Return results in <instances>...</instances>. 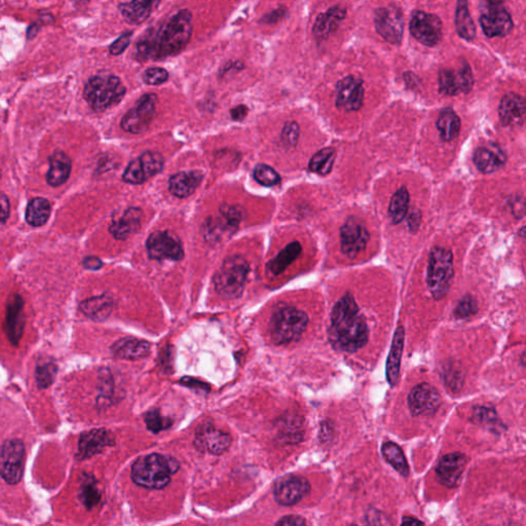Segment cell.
<instances>
[{
	"label": "cell",
	"mask_w": 526,
	"mask_h": 526,
	"mask_svg": "<svg viewBox=\"0 0 526 526\" xmlns=\"http://www.w3.org/2000/svg\"><path fill=\"white\" fill-rule=\"evenodd\" d=\"M193 14L189 9H180L151 34L136 44L135 59L140 62L160 61L181 53L193 35Z\"/></svg>",
	"instance_id": "6da1fadb"
},
{
	"label": "cell",
	"mask_w": 526,
	"mask_h": 526,
	"mask_svg": "<svg viewBox=\"0 0 526 526\" xmlns=\"http://www.w3.org/2000/svg\"><path fill=\"white\" fill-rule=\"evenodd\" d=\"M369 330L365 319L359 315V308L350 294L343 296L331 313L329 340L343 352L354 353L368 343Z\"/></svg>",
	"instance_id": "7a4b0ae2"
},
{
	"label": "cell",
	"mask_w": 526,
	"mask_h": 526,
	"mask_svg": "<svg viewBox=\"0 0 526 526\" xmlns=\"http://www.w3.org/2000/svg\"><path fill=\"white\" fill-rule=\"evenodd\" d=\"M178 469V462L174 458L153 453L138 458L132 467V479L142 487L161 490L170 483L171 475Z\"/></svg>",
	"instance_id": "3957f363"
},
{
	"label": "cell",
	"mask_w": 526,
	"mask_h": 526,
	"mask_svg": "<svg viewBox=\"0 0 526 526\" xmlns=\"http://www.w3.org/2000/svg\"><path fill=\"white\" fill-rule=\"evenodd\" d=\"M127 88L116 76H95L84 88V98L93 111H105L116 106L125 97Z\"/></svg>",
	"instance_id": "277c9868"
},
{
	"label": "cell",
	"mask_w": 526,
	"mask_h": 526,
	"mask_svg": "<svg viewBox=\"0 0 526 526\" xmlns=\"http://www.w3.org/2000/svg\"><path fill=\"white\" fill-rule=\"evenodd\" d=\"M308 324V317L303 310L284 306L273 313L270 323V335L275 345H288L298 340Z\"/></svg>",
	"instance_id": "5b68a950"
},
{
	"label": "cell",
	"mask_w": 526,
	"mask_h": 526,
	"mask_svg": "<svg viewBox=\"0 0 526 526\" xmlns=\"http://www.w3.org/2000/svg\"><path fill=\"white\" fill-rule=\"evenodd\" d=\"M249 263L242 256H231L224 261L214 277V286L222 298L233 299L241 296L244 290Z\"/></svg>",
	"instance_id": "8992f818"
},
{
	"label": "cell",
	"mask_w": 526,
	"mask_h": 526,
	"mask_svg": "<svg viewBox=\"0 0 526 526\" xmlns=\"http://www.w3.org/2000/svg\"><path fill=\"white\" fill-rule=\"evenodd\" d=\"M453 277V256L450 250L434 248L430 254L427 284L436 300L445 298Z\"/></svg>",
	"instance_id": "52a82bcc"
},
{
	"label": "cell",
	"mask_w": 526,
	"mask_h": 526,
	"mask_svg": "<svg viewBox=\"0 0 526 526\" xmlns=\"http://www.w3.org/2000/svg\"><path fill=\"white\" fill-rule=\"evenodd\" d=\"M25 446L19 439L4 442L0 448V477L11 485L22 480L25 467Z\"/></svg>",
	"instance_id": "ba28073f"
},
{
	"label": "cell",
	"mask_w": 526,
	"mask_h": 526,
	"mask_svg": "<svg viewBox=\"0 0 526 526\" xmlns=\"http://www.w3.org/2000/svg\"><path fill=\"white\" fill-rule=\"evenodd\" d=\"M158 97L154 93H146L138 100L136 105L130 109L121 119L123 130L131 134H141L151 126L156 114Z\"/></svg>",
	"instance_id": "9c48e42d"
},
{
	"label": "cell",
	"mask_w": 526,
	"mask_h": 526,
	"mask_svg": "<svg viewBox=\"0 0 526 526\" xmlns=\"http://www.w3.org/2000/svg\"><path fill=\"white\" fill-rule=\"evenodd\" d=\"M163 158L160 153L146 151L137 160L131 161L123 175V181L130 184L144 183L163 170Z\"/></svg>",
	"instance_id": "30bf717a"
},
{
	"label": "cell",
	"mask_w": 526,
	"mask_h": 526,
	"mask_svg": "<svg viewBox=\"0 0 526 526\" xmlns=\"http://www.w3.org/2000/svg\"><path fill=\"white\" fill-rule=\"evenodd\" d=\"M410 32L416 41L427 46H435L442 39L440 18L422 11H415L410 21Z\"/></svg>",
	"instance_id": "8fae6325"
},
{
	"label": "cell",
	"mask_w": 526,
	"mask_h": 526,
	"mask_svg": "<svg viewBox=\"0 0 526 526\" xmlns=\"http://www.w3.org/2000/svg\"><path fill=\"white\" fill-rule=\"evenodd\" d=\"M374 23L376 31L385 41L393 44L401 43L404 25L401 9L395 6L378 9L375 11Z\"/></svg>",
	"instance_id": "7c38bea8"
},
{
	"label": "cell",
	"mask_w": 526,
	"mask_h": 526,
	"mask_svg": "<svg viewBox=\"0 0 526 526\" xmlns=\"http://www.w3.org/2000/svg\"><path fill=\"white\" fill-rule=\"evenodd\" d=\"M310 492V485L305 478L288 475L280 477L275 483L273 493L275 501L283 506H293Z\"/></svg>",
	"instance_id": "4fadbf2b"
},
{
	"label": "cell",
	"mask_w": 526,
	"mask_h": 526,
	"mask_svg": "<svg viewBox=\"0 0 526 526\" xmlns=\"http://www.w3.org/2000/svg\"><path fill=\"white\" fill-rule=\"evenodd\" d=\"M440 405V394L429 383L415 385L408 396V406L413 416L433 415Z\"/></svg>",
	"instance_id": "5bb4252c"
},
{
	"label": "cell",
	"mask_w": 526,
	"mask_h": 526,
	"mask_svg": "<svg viewBox=\"0 0 526 526\" xmlns=\"http://www.w3.org/2000/svg\"><path fill=\"white\" fill-rule=\"evenodd\" d=\"M369 233L357 217H350L340 231L341 250L350 258H355L367 246Z\"/></svg>",
	"instance_id": "9a60e30c"
},
{
	"label": "cell",
	"mask_w": 526,
	"mask_h": 526,
	"mask_svg": "<svg viewBox=\"0 0 526 526\" xmlns=\"http://www.w3.org/2000/svg\"><path fill=\"white\" fill-rule=\"evenodd\" d=\"M242 210L238 209L233 206L223 205L219 209L217 218H211L208 221L205 226V236L210 242H216L221 240L222 236L226 233H233L237 229L238 224L242 221Z\"/></svg>",
	"instance_id": "2e32d148"
},
{
	"label": "cell",
	"mask_w": 526,
	"mask_h": 526,
	"mask_svg": "<svg viewBox=\"0 0 526 526\" xmlns=\"http://www.w3.org/2000/svg\"><path fill=\"white\" fill-rule=\"evenodd\" d=\"M146 249L149 257L156 261L170 259L181 261L184 257L183 248L167 231H156L147 238Z\"/></svg>",
	"instance_id": "e0dca14e"
},
{
	"label": "cell",
	"mask_w": 526,
	"mask_h": 526,
	"mask_svg": "<svg viewBox=\"0 0 526 526\" xmlns=\"http://www.w3.org/2000/svg\"><path fill=\"white\" fill-rule=\"evenodd\" d=\"M364 100L363 81L355 76H347L336 85V106L345 111H357Z\"/></svg>",
	"instance_id": "ac0fdd59"
},
{
	"label": "cell",
	"mask_w": 526,
	"mask_h": 526,
	"mask_svg": "<svg viewBox=\"0 0 526 526\" xmlns=\"http://www.w3.org/2000/svg\"><path fill=\"white\" fill-rule=\"evenodd\" d=\"M474 85L473 76L469 65L458 69H444L439 76V90L444 95L457 96L467 93Z\"/></svg>",
	"instance_id": "d6986e66"
},
{
	"label": "cell",
	"mask_w": 526,
	"mask_h": 526,
	"mask_svg": "<svg viewBox=\"0 0 526 526\" xmlns=\"http://www.w3.org/2000/svg\"><path fill=\"white\" fill-rule=\"evenodd\" d=\"M231 443V438L228 434L210 424L198 427L193 441L198 450L207 451L215 455H221L228 450Z\"/></svg>",
	"instance_id": "ffe728a7"
},
{
	"label": "cell",
	"mask_w": 526,
	"mask_h": 526,
	"mask_svg": "<svg viewBox=\"0 0 526 526\" xmlns=\"http://www.w3.org/2000/svg\"><path fill=\"white\" fill-rule=\"evenodd\" d=\"M24 301L19 294L9 298L6 305L4 331L11 345H18L24 333L25 315L23 313Z\"/></svg>",
	"instance_id": "44dd1931"
},
{
	"label": "cell",
	"mask_w": 526,
	"mask_h": 526,
	"mask_svg": "<svg viewBox=\"0 0 526 526\" xmlns=\"http://www.w3.org/2000/svg\"><path fill=\"white\" fill-rule=\"evenodd\" d=\"M480 25L487 37L505 36L513 29L511 16L501 6H488L487 11L481 16Z\"/></svg>",
	"instance_id": "7402d4cb"
},
{
	"label": "cell",
	"mask_w": 526,
	"mask_h": 526,
	"mask_svg": "<svg viewBox=\"0 0 526 526\" xmlns=\"http://www.w3.org/2000/svg\"><path fill=\"white\" fill-rule=\"evenodd\" d=\"M467 462V457L460 452L444 455L436 467V475L439 482L447 487H455L464 473Z\"/></svg>",
	"instance_id": "603a6c76"
},
{
	"label": "cell",
	"mask_w": 526,
	"mask_h": 526,
	"mask_svg": "<svg viewBox=\"0 0 526 526\" xmlns=\"http://www.w3.org/2000/svg\"><path fill=\"white\" fill-rule=\"evenodd\" d=\"M113 445V439L105 429H93L81 435L77 458L86 460L102 452L107 446Z\"/></svg>",
	"instance_id": "cb8c5ba5"
},
{
	"label": "cell",
	"mask_w": 526,
	"mask_h": 526,
	"mask_svg": "<svg viewBox=\"0 0 526 526\" xmlns=\"http://www.w3.org/2000/svg\"><path fill=\"white\" fill-rule=\"evenodd\" d=\"M141 218L142 211L139 208H128L118 218H113L109 231L116 240H127L140 228Z\"/></svg>",
	"instance_id": "d4e9b609"
},
{
	"label": "cell",
	"mask_w": 526,
	"mask_h": 526,
	"mask_svg": "<svg viewBox=\"0 0 526 526\" xmlns=\"http://www.w3.org/2000/svg\"><path fill=\"white\" fill-rule=\"evenodd\" d=\"M499 113L502 125H521L525 116V99L515 93H507L500 104Z\"/></svg>",
	"instance_id": "484cf974"
},
{
	"label": "cell",
	"mask_w": 526,
	"mask_h": 526,
	"mask_svg": "<svg viewBox=\"0 0 526 526\" xmlns=\"http://www.w3.org/2000/svg\"><path fill=\"white\" fill-rule=\"evenodd\" d=\"M161 0H132L118 6L121 16L130 24L139 25L145 22L158 8Z\"/></svg>",
	"instance_id": "4316f807"
},
{
	"label": "cell",
	"mask_w": 526,
	"mask_h": 526,
	"mask_svg": "<svg viewBox=\"0 0 526 526\" xmlns=\"http://www.w3.org/2000/svg\"><path fill=\"white\" fill-rule=\"evenodd\" d=\"M347 11L340 6H333L326 13L320 14L315 20L313 34L318 41H324L327 37L338 29V26L345 18Z\"/></svg>",
	"instance_id": "83f0119b"
},
{
	"label": "cell",
	"mask_w": 526,
	"mask_h": 526,
	"mask_svg": "<svg viewBox=\"0 0 526 526\" xmlns=\"http://www.w3.org/2000/svg\"><path fill=\"white\" fill-rule=\"evenodd\" d=\"M202 180L203 174L200 171L177 173L169 180L170 193L177 198H187L195 193Z\"/></svg>",
	"instance_id": "f1b7e54d"
},
{
	"label": "cell",
	"mask_w": 526,
	"mask_h": 526,
	"mask_svg": "<svg viewBox=\"0 0 526 526\" xmlns=\"http://www.w3.org/2000/svg\"><path fill=\"white\" fill-rule=\"evenodd\" d=\"M404 338L405 330L404 327L399 326L394 334L392 347H390L389 358L387 361V380L392 387L397 385L399 380L400 367H401L402 354H403Z\"/></svg>",
	"instance_id": "f546056e"
},
{
	"label": "cell",
	"mask_w": 526,
	"mask_h": 526,
	"mask_svg": "<svg viewBox=\"0 0 526 526\" xmlns=\"http://www.w3.org/2000/svg\"><path fill=\"white\" fill-rule=\"evenodd\" d=\"M151 352V345L147 341L137 338H126L114 343L111 353L114 357L125 360H139Z\"/></svg>",
	"instance_id": "4dcf8cb0"
},
{
	"label": "cell",
	"mask_w": 526,
	"mask_h": 526,
	"mask_svg": "<svg viewBox=\"0 0 526 526\" xmlns=\"http://www.w3.org/2000/svg\"><path fill=\"white\" fill-rule=\"evenodd\" d=\"M506 161V156L497 145L480 147L474 153V163L477 169L482 173H492L501 169Z\"/></svg>",
	"instance_id": "1f68e13d"
},
{
	"label": "cell",
	"mask_w": 526,
	"mask_h": 526,
	"mask_svg": "<svg viewBox=\"0 0 526 526\" xmlns=\"http://www.w3.org/2000/svg\"><path fill=\"white\" fill-rule=\"evenodd\" d=\"M71 160L63 151H55L50 156V170L46 174V181L49 186L53 187L61 186L69 180L71 173Z\"/></svg>",
	"instance_id": "d6a6232c"
},
{
	"label": "cell",
	"mask_w": 526,
	"mask_h": 526,
	"mask_svg": "<svg viewBox=\"0 0 526 526\" xmlns=\"http://www.w3.org/2000/svg\"><path fill=\"white\" fill-rule=\"evenodd\" d=\"M112 306V299L107 295H101L86 299L81 303L79 308L86 317L95 321H103L111 314Z\"/></svg>",
	"instance_id": "836d02e7"
},
{
	"label": "cell",
	"mask_w": 526,
	"mask_h": 526,
	"mask_svg": "<svg viewBox=\"0 0 526 526\" xmlns=\"http://www.w3.org/2000/svg\"><path fill=\"white\" fill-rule=\"evenodd\" d=\"M301 245L298 242L290 243L288 246L284 248L275 258L268 261L266 264V270L273 275H279L286 270L290 264L293 263L300 255Z\"/></svg>",
	"instance_id": "e575fe53"
},
{
	"label": "cell",
	"mask_w": 526,
	"mask_h": 526,
	"mask_svg": "<svg viewBox=\"0 0 526 526\" xmlns=\"http://www.w3.org/2000/svg\"><path fill=\"white\" fill-rule=\"evenodd\" d=\"M50 215V202L46 198H35L27 206L25 218L29 226L39 228L48 222Z\"/></svg>",
	"instance_id": "d590c367"
},
{
	"label": "cell",
	"mask_w": 526,
	"mask_h": 526,
	"mask_svg": "<svg viewBox=\"0 0 526 526\" xmlns=\"http://www.w3.org/2000/svg\"><path fill=\"white\" fill-rule=\"evenodd\" d=\"M455 26L457 34L466 41L475 39L476 27L472 20L467 9V0H457V11H455Z\"/></svg>",
	"instance_id": "8d00e7d4"
},
{
	"label": "cell",
	"mask_w": 526,
	"mask_h": 526,
	"mask_svg": "<svg viewBox=\"0 0 526 526\" xmlns=\"http://www.w3.org/2000/svg\"><path fill=\"white\" fill-rule=\"evenodd\" d=\"M382 455L385 462H389L399 474L403 477L409 476L408 460L398 444L392 441L385 442L382 446Z\"/></svg>",
	"instance_id": "74e56055"
},
{
	"label": "cell",
	"mask_w": 526,
	"mask_h": 526,
	"mask_svg": "<svg viewBox=\"0 0 526 526\" xmlns=\"http://www.w3.org/2000/svg\"><path fill=\"white\" fill-rule=\"evenodd\" d=\"M436 125L441 139L444 141H451L460 134V119L451 108H445L441 111Z\"/></svg>",
	"instance_id": "f35d334b"
},
{
	"label": "cell",
	"mask_w": 526,
	"mask_h": 526,
	"mask_svg": "<svg viewBox=\"0 0 526 526\" xmlns=\"http://www.w3.org/2000/svg\"><path fill=\"white\" fill-rule=\"evenodd\" d=\"M79 499L85 505L86 508L88 510H92L93 507L99 504L101 495H100L97 482H96L93 476L86 475V474L81 476V483L79 486Z\"/></svg>",
	"instance_id": "ab89813d"
},
{
	"label": "cell",
	"mask_w": 526,
	"mask_h": 526,
	"mask_svg": "<svg viewBox=\"0 0 526 526\" xmlns=\"http://www.w3.org/2000/svg\"><path fill=\"white\" fill-rule=\"evenodd\" d=\"M409 209V193L405 187H401L390 200L389 214L394 224L403 221Z\"/></svg>",
	"instance_id": "60d3db41"
},
{
	"label": "cell",
	"mask_w": 526,
	"mask_h": 526,
	"mask_svg": "<svg viewBox=\"0 0 526 526\" xmlns=\"http://www.w3.org/2000/svg\"><path fill=\"white\" fill-rule=\"evenodd\" d=\"M335 158L336 153L333 148L328 147V148L322 149L313 156L308 168L312 172L325 176L331 172Z\"/></svg>",
	"instance_id": "b9f144b4"
},
{
	"label": "cell",
	"mask_w": 526,
	"mask_h": 526,
	"mask_svg": "<svg viewBox=\"0 0 526 526\" xmlns=\"http://www.w3.org/2000/svg\"><path fill=\"white\" fill-rule=\"evenodd\" d=\"M253 175L255 180L263 186H277L280 181V175L272 167L263 163L255 167Z\"/></svg>",
	"instance_id": "7bdbcfd3"
},
{
	"label": "cell",
	"mask_w": 526,
	"mask_h": 526,
	"mask_svg": "<svg viewBox=\"0 0 526 526\" xmlns=\"http://www.w3.org/2000/svg\"><path fill=\"white\" fill-rule=\"evenodd\" d=\"M58 368L54 363H46L44 365H39L35 371V378H36L37 385L41 389H48L49 387L55 382L56 375H57Z\"/></svg>",
	"instance_id": "ee69618b"
},
{
	"label": "cell",
	"mask_w": 526,
	"mask_h": 526,
	"mask_svg": "<svg viewBox=\"0 0 526 526\" xmlns=\"http://www.w3.org/2000/svg\"><path fill=\"white\" fill-rule=\"evenodd\" d=\"M145 424L149 431L160 433L161 431L170 427L171 420L170 418H163L158 411L153 410L145 415Z\"/></svg>",
	"instance_id": "f6af8a7d"
},
{
	"label": "cell",
	"mask_w": 526,
	"mask_h": 526,
	"mask_svg": "<svg viewBox=\"0 0 526 526\" xmlns=\"http://www.w3.org/2000/svg\"><path fill=\"white\" fill-rule=\"evenodd\" d=\"M169 79V72L161 67H151L145 70L142 79L146 85L160 86Z\"/></svg>",
	"instance_id": "bcb514c9"
},
{
	"label": "cell",
	"mask_w": 526,
	"mask_h": 526,
	"mask_svg": "<svg viewBox=\"0 0 526 526\" xmlns=\"http://www.w3.org/2000/svg\"><path fill=\"white\" fill-rule=\"evenodd\" d=\"M478 312V305L475 299L472 296H466L460 300L455 310V317L457 319H467Z\"/></svg>",
	"instance_id": "7dc6e473"
},
{
	"label": "cell",
	"mask_w": 526,
	"mask_h": 526,
	"mask_svg": "<svg viewBox=\"0 0 526 526\" xmlns=\"http://www.w3.org/2000/svg\"><path fill=\"white\" fill-rule=\"evenodd\" d=\"M299 138V127L295 121H288L285 123L282 131V143L286 147H294L298 144Z\"/></svg>",
	"instance_id": "c3c4849f"
},
{
	"label": "cell",
	"mask_w": 526,
	"mask_h": 526,
	"mask_svg": "<svg viewBox=\"0 0 526 526\" xmlns=\"http://www.w3.org/2000/svg\"><path fill=\"white\" fill-rule=\"evenodd\" d=\"M473 420L476 423H478V424L492 425H492L493 427H497V423H499L497 413H495V409L492 408H476L475 413H474Z\"/></svg>",
	"instance_id": "681fc988"
},
{
	"label": "cell",
	"mask_w": 526,
	"mask_h": 526,
	"mask_svg": "<svg viewBox=\"0 0 526 526\" xmlns=\"http://www.w3.org/2000/svg\"><path fill=\"white\" fill-rule=\"evenodd\" d=\"M133 32H127V34L119 36L113 44L109 46V51L112 56H119L123 53L131 44V39H132Z\"/></svg>",
	"instance_id": "f907efd6"
},
{
	"label": "cell",
	"mask_w": 526,
	"mask_h": 526,
	"mask_svg": "<svg viewBox=\"0 0 526 526\" xmlns=\"http://www.w3.org/2000/svg\"><path fill=\"white\" fill-rule=\"evenodd\" d=\"M9 217V198L4 193H0V223H6Z\"/></svg>",
	"instance_id": "816d5d0a"
},
{
	"label": "cell",
	"mask_w": 526,
	"mask_h": 526,
	"mask_svg": "<svg viewBox=\"0 0 526 526\" xmlns=\"http://www.w3.org/2000/svg\"><path fill=\"white\" fill-rule=\"evenodd\" d=\"M277 525H305L306 521L303 517H300V516H295V515H290V516H285V517L280 518L279 521H277V523H275Z\"/></svg>",
	"instance_id": "f5cc1de1"
},
{
	"label": "cell",
	"mask_w": 526,
	"mask_h": 526,
	"mask_svg": "<svg viewBox=\"0 0 526 526\" xmlns=\"http://www.w3.org/2000/svg\"><path fill=\"white\" fill-rule=\"evenodd\" d=\"M83 265L86 270H98L102 268L103 263L101 259L98 258V257L88 256L84 259Z\"/></svg>",
	"instance_id": "db71d44e"
},
{
	"label": "cell",
	"mask_w": 526,
	"mask_h": 526,
	"mask_svg": "<svg viewBox=\"0 0 526 526\" xmlns=\"http://www.w3.org/2000/svg\"><path fill=\"white\" fill-rule=\"evenodd\" d=\"M284 16L285 9H278L272 11V13L268 14V15L264 16L263 22L268 23V24H275V23H278L280 20H282Z\"/></svg>",
	"instance_id": "11a10c76"
},
{
	"label": "cell",
	"mask_w": 526,
	"mask_h": 526,
	"mask_svg": "<svg viewBox=\"0 0 526 526\" xmlns=\"http://www.w3.org/2000/svg\"><path fill=\"white\" fill-rule=\"evenodd\" d=\"M244 69V64L240 61H236V62H228V64L224 65L223 67L219 71V74L221 76H226L229 72H238L240 70Z\"/></svg>",
	"instance_id": "9f6ffc18"
},
{
	"label": "cell",
	"mask_w": 526,
	"mask_h": 526,
	"mask_svg": "<svg viewBox=\"0 0 526 526\" xmlns=\"http://www.w3.org/2000/svg\"><path fill=\"white\" fill-rule=\"evenodd\" d=\"M248 108L245 105H238L231 111V116L233 121H243L246 118Z\"/></svg>",
	"instance_id": "6f0895ef"
},
{
	"label": "cell",
	"mask_w": 526,
	"mask_h": 526,
	"mask_svg": "<svg viewBox=\"0 0 526 526\" xmlns=\"http://www.w3.org/2000/svg\"><path fill=\"white\" fill-rule=\"evenodd\" d=\"M409 226H410L411 231H416L418 229V226L420 224V213L418 211H413L409 215L408 218Z\"/></svg>",
	"instance_id": "680465c9"
},
{
	"label": "cell",
	"mask_w": 526,
	"mask_h": 526,
	"mask_svg": "<svg viewBox=\"0 0 526 526\" xmlns=\"http://www.w3.org/2000/svg\"><path fill=\"white\" fill-rule=\"evenodd\" d=\"M402 525H424L423 521L418 520L415 517H404L402 519Z\"/></svg>",
	"instance_id": "91938a15"
},
{
	"label": "cell",
	"mask_w": 526,
	"mask_h": 526,
	"mask_svg": "<svg viewBox=\"0 0 526 526\" xmlns=\"http://www.w3.org/2000/svg\"><path fill=\"white\" fill-rule=\"evenodd\" d=\"M39 26H36V25L30 26L29 29H28V31H27V39H34V37L36 36V34H39Z\"/></svg>",
	"instance_id": "94428289"
},
{
	"label": "cell",
	"mask_w": 526,
	"mask_h": 526,
	"mask_svg": "<svg viewBox=\"0 0 526 526\" xmlns=\"http://www.w3.org/2000/svg\"><path fill=\"white\" fill-rule=\"evenodd\" d=\"M502 1L505 0H486V4H488V6H501Z\"/></svg>",
	"instance_id": "6125c7cd"
},
{
	"label": "cell",
	"mask_w": 526,
	"mask_h": 526,
	"mask_svg": "<svg viewBox=\"0 0 526 526\" xmlns=\"http://www.w3.org/2000/svg\"><path fill=\"white\" fill-rule=\"evenodd\" d=\"M74 1L81 2V4H84V2H88L90 1V0H74Z\"/></svg>",
	"instance_id": "be15d7a7"
},
{
	"label": "cell",
	"mask_w": 526,
	"mask_h": 526,
	"mask_svg": "<svg viewBox=\"0 0 526 526\" xmlns=\"http://www.w3.org/2000/svg\"><path fill=\"white\" fill-rule=\"evenodd\" d=\"M0 176H1V172H0Z\"/></svg>",
	"instance_id": "e7e4bbea"
}]
</instances>
